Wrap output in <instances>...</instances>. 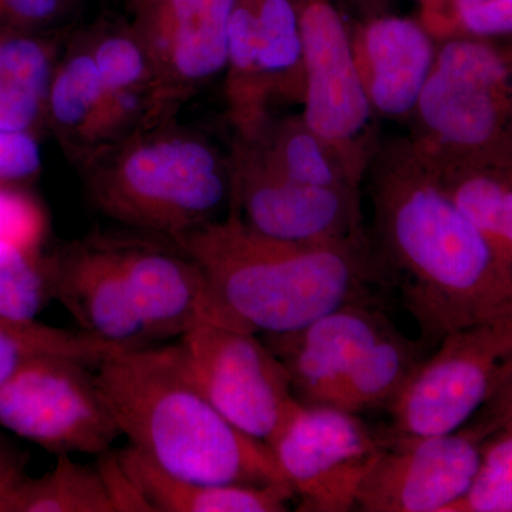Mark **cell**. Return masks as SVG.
Returning a JSON list of instances; mask_svg holds the SVG:
<instances>
[{
    "label": "cell",
    "mask_w": 512,
    "mask_h": 512,
    "mask_svg": "<svg viewBox=\"0 0 512 512\" xmlns=\"http://www.w3.org/2000/svg\"><path fill=\"white\" fill-rule=\"evenodd\" d=\"M370 174V247L421 336L512 316V268L450 197L409 138L377 147Z\"/></svg>",
    "instance_id": "obj_1"
},
{
    "label": "cell",
    "mask_w": 512,
    "mask_h": 512,
    "mask_svg": "<svg viewBox=\"0 0 512 512\" xmlns=\"http://www.w3.org/2000/svg\"><path fill=\"white\" fill-rule=\"evenodd\" d=\"M200 266L208 322L279 335L348 303L382 278L370 244L308 245L259 234L237 215L171 239Z\"/></svg>",
    "instance_id": "obj_2"
},
{
    "label": "cell",
    "mask_w": 512,
    "mask_h": 512,
    "mask_svg": "<svg viewBox=\"0 0 512 512\" xmlns=\"http://www.w3.org/2000/svg\"><path fill=\"white\" fill-rule=\"evenodd\" d=\"M96 369L97 386L121 434L165 473L197 483L291 490L271 448L208 402L177 345L121 349Z\"/></svg>",
    "instance_id": "obj_3"
},
{
    "label": "cell",
    "mask_w": 512,
    "mask_h": 512,
    "mask_svg": "<svg viewBox=\"0 0 512 512\" xmlns=\"http://www.w3.org/2000/svg\"><path fill=\"white\" fill-rule=\"evenodd\" d=\"M86 184L107 217L174 239L229 205L231 161L200 134L157 124L94 151Z\"/></svg>",
    "instance_id": "obj_4"
},
{
    "label": "cell",
    "mask_w": 512,
    "mask_h": 512,
    "mask_svg": "<svg viewBox=\"0 0 512 512\" xmlns=\"http://www.w3.org/2000/svg\"><path fill=\"white\" fill-rule=\"evenodd\" d=\"M410 123L439 174L512 167V42L440 40Z\"/></svg>",
    "instance_id": "obj_5"
},
{
    "label": "cell",
    "mask_w": 512,
    "mask_h": 512,
    "mask_svg": "<svg viewBox=\"0 0 512 512\" xmlns=\"http://www.w3.org/2000/svg\"><path fill=\"white\" fill-rule=\"evenodd\" d=\"M511 372L512 316L448 333L387 406L394 433L434 436L461 429Z\"/></svg>",
    "instance_id": "obj_6"
},
{
    "label": "cell",
    "mask_w": 512,
    "mask_h": 512,
    "mask_svg": "<svg viewBox=\"0 0 512 512\" xmlns=\"http://www.w3.org/2000/svg\"><path fill=\"white\" fill-rule=\"evenodd\" d=\"M72 357L26 360L0 386V427L57 456H103L121 436L96 376Z\"/></svg>",
    "instance_id": "obj_7"
},
{
    "label": "cell",
    "mask_w": 512,
    "mask_h": 512,
    "mask_svg": "<svg viewBox=\"0 0 512 512\" xmlns=\"http://www.w3.org/2000/svg\"><path fill=\"white\" fill-rule=\"evenodd\" d=\"M177 346L208 402L266 446L302 404L284 365L255 333L200 322Z\"/></svg>",
    "instance_id": "obj_8"
},
{
    "label": "cell",
    "mask_w": 512,
    "mask_h": 512,
    "mask_svg": "<svg viewBox=\"0 0 512 512\" xmlns=\"http://www.w3.org/2000/svg\"><path fill=\"white\" fill-rule=\"evenodd\" d=\"M299 511L356 510L363 481L382 454L379 439L355 413L301 404L271 443Z\"/></svg>",
    "instance_id": "obj_9"
},
{
    "label": "cell",
    "mask_w": 512,
    "mask_h": 512,
    "mask_svg": "<svg viewBox=\"0 0 512 512\" xmlns=\"http://www.w3.org/2000/svg\"><path fill=\"white\" fill-rule=\"evenodd\" d=\"M301 28L306 90L302 116L326 143L367 174L379 141L353 62L350 28L335 0H292Z\"/></svg>",
    "instance_id": "obj_10"
},
{
    "label": "cell",
    "mask_w": 512,
    "mask_h": 512,
    "mask_svg": "<svg viewBox=\"0 0 512 512\" xmlns=\"http://www.w3.org/2000/svg\"><path fill=\"white\" fill-rule=\"evenodd\" d=\"M234 0H147L133 6V29L151 67L148 127L225 72Z\"/></svg>",
    "instance_id": "obj_11"
},
{
    "label": "cell",
    "mask_w": 512,
    "mask_h": 512,
    "mask_svg": "<svg viewBox=\"0 0 512 512\" xmlns=\"http://www.w3.org/2000/svg\"><path fill=\"white\" fill-rule=\"evenodd\" d=\"M231 214L266 237L308 245L370 244L360 190L296 183L237 143Z\"/></svg>",
    "instance_id": "obj_12"
},
{
    "label": "cell",
    "mask_w": 512,
    "mask_h": 512,
    "mask_svg": "<svg viewBox=\"0 0 512 512\" xmlns=\"http://www.w3.org/2000/svg\"><path fill=\"white\" fill-rule=\"evenodd\" d=\"M495 421L477 417L456 431L434 436L394 433L367 474L356 510L448 512L470 487L481 444Z\"/></svg>",
    "instance_id": "obj_13"
},
{
    "label": "cell",
    "mask_w": 512,
    "mask_h": 512,
    "mask_svg": "<svg viewBox=\"0 0 512 512\" xmlns=\"http://www.w3.org/2000/svg\"><path fill=\"white\" fill-rule=\"evenodd\" d=\"M393 323L375 303L359 301L325 313L292 332L265 335L302 404L333 406L365 350Z\"/></svg>",
    "instance_id": "obj_14"
},
{
    "label": "cell",
    "mask_w": 512,
    "mask_h": 512,
    "mask_svg": "<svg viewBox=\"0 0 512 512\" xmlns=\"http://www.w3.org/2000/svg\"><path fill=\"white\" fill-rule=\"evenodd\" d=\"M46 266L50 295L83 332L123 348L150 345L113 238L83 239L46 258Z\"/></svg>",
    "instance_id": "obj_15"
},
{
    "label": "cell",
    "mask_w": 512,
    "mask_h": 512,
    "mask_svg": "<svg viewBox=\"0 0 512 512\" xmlns=\"http://www.w3.org/2000/svg\"><path fill=\"white\" fill-rule=\"evenodd\" d=\"M360 86L377 117L412 120L437 55L436 37L420 19L380 15L350 28Z\"/></svg>",
    "instance_id": "obj_16"
},
{
    "label": "cell",
    "mask_w": 512,
    "mask_h": 512,
    "mask_svg": "<svg viewBox=\"0 0 512 512\" xmlns=\"http://www.w3.org/2000/svg\"><path fill=\"white\" fill-rule=\"evenodd\" d=\"M131 298L148 339L174 338L208 322L210 301L200 266L183 249L140 238H113Z\"/></svg>",
    "instance_id": "obj_17"
},
{
    "label": "cell",
    "mask_w": 512,
    "mask_h": 512,
    "mask_svg": "<svg viewBox=\"0 0 512 512\" xmlns=\"http://www.w3.org/2000/svg\"><path fill=\"white\" fill-rule=\"evenodd\" d=\"M116 457L144 511L282 512L293 497L278 485L197 483L171 476L131 446Z\"/></svg>",
    "instance_id": "obj_18"
},
{
    "label": "cell",
    "mask_w": 512,
    "mask_h": 512,
    "mask_svg": "<svg viewBox=\"0 0 512 512\" xmlns=\"http://www.w3.org/2000/svg\"><path fill=\"white\" fill-rule=\"evenodd\" d=\"M47 120L64 141L97 151L119 140L116 106L101 84L89 49L56 66L46 101Z\"/></svg>",
    "instance_id": "obj_19"
},
{
    "label": "cell",
    "mask_w": 512,
    "mask_h": 512,
    "mask_svg": "<svg viewBox=\"0 0 512 512\" xmlns=\"http://www.w3.org/2000/svg\"><path fill=\"white\" fill-rule=\"evenodd\" d=\"M237 143L269 170L296 183L360 190L366 175L315 133L302 114L271 120L256 140Z\"/></svg>",
    "instance_id": "obj_20"
},
{
    "label": "cell",
    "mask_w": 512,
    "mask_h": 512,
    "mask_svg": "<svg viewBox=\"0 0 512 512\" xmlns=\"http://www.w3.org/2000/svg\"><path fill=\"white\" fill-rule=\"evenodd\" d=\"M225 73L229 121L237 131L238 141H254L272 120V97L259 55L254 0H234Z\"/></svg>",
    "instance_id": "obj_21"
},
{
    "label": "cell",
    "mask_w": 512,
    "mask_h": 512,
    "mask_svg": "<svg viewBox=\"0 0 512 512\" xmlns=\"http://www.w3.org/2000/svg\"><path fill=\"white\" fill-rule=\"evenodd\" d=\"M421 362L420 343L390 326L359 357L332 407L359 414L389 406Z\"/></svg>",
    "instance_id": "obj_22"
},
{
    "label": "cell",
    "mask_w": 512,
    "mask_h": 512,
    "mask_svg": "<svg viewBox=\"0 0 512 512\" xmlns=\"http://www.w3.org/2000/svg\"><path fill=\"white\" fill-rule=\"evenodd\" d=\"M259 55L272 100L303 103L305 57L292 0H254Z\"/></svg>",
    "instance_id": "obj_23"
},
{
    "label": "cell",
    "mask_w": 512,
    "mask_h": 512,
    "mask_svg": "<svg viewBox=\"0 0 512 512\" xmlns=\"http://www.w3.org/2000/svg\"><path fill=\"white\" fill-rule=\"evenodd\" d=\"M439 175L457 207L512 268V167Z\"/></svg>",
    "instance_id": "obj_24"
},
{
    "label": "cell",
    "mask_w": 512,
    "mask_h": 512,
    "mask_svg": "<svg viewBox=\"0 0 512 512\" xmlns=\"http://www.w3.org/2000/svg\"><path fill=\"white\" fill-rule=\"evenodd\" d=\"M9 512H119L101 471L59 456L56 467L40 478L25 477Z\"/></svg>",
    "instance_id": "obj_25"
},
{
    "label": "cell",
    "mask_w": 512,
    "mask_h": 512,
    "mask_svg": "<svg viewBox=\"0 0 512 512\" xmlns=\"http://www.w3.org/2000/svg\"><path fill=\"white\" fill-rule=\"evenodd\" d=\"M123 346L94 338L89 333L53 328L36 320L0 316V386L26 360L37 356H64L97 367Z\"/></svg>",
    "instance_id": "obj_26"
},
{
    "label": "cell",
    "mask_w": 512,
    "mask_h": 512,
    "mask_svg": "<svg viewBox=\"0 0 512 512\" xmlns=\"http://www.w3.org/2000/svg\"><path fill=\"white\" fill-rule=\"evenodd\" d=\"M448 512H512V424L495 421L466 494Z\"/></svg>",
    "instance_id": "obj_27"
},
{
    "label": "cell",
    "mask_w": 512,
    "mask_h": 512,
    "mask_svg": "<svg viewBox=\"0 0 512 512\" xmlns=\"http://www.w3.org/2000/svg\"><path fill=\"white\" fill-rule=\"evenodd\" d=\"M103 89L109 96L150 97L151 67L133 26L104 30L89 45ZM148 121V116H147Z\"/></svg>",
    "instance_id": "obj_28"
},
{
    "label": "cell",
    "mask_w": 512,
    "mask_h": 512,
    "mask_svg": "<svg viewBox=\"0 0 512 512\" xmlns=\"http://www.w3.org/2000/svg\"><path fill=\"white\" fill-rule=\"evenodd\" d=\"M50 295L46 258L0 242V316L35 320Z\"/></svg>",
    "instance_id": "obj_29"
},
{
    "label": "cell",
    "mask_w": 512,
    "mask_h": 512,
    "mask_svg": "<svg viewBox=\"0 0 512 512\" xmlns=\"http://www.w3.org/2000/svg\"><path fill=\"white\" fill-rule=\"evenodd\" d=\"M56 49L30 30L0 29V77L47 101L56 70Z\"/></svg>",
    "instance_id": "obj_30"
},
{
    "label": "cell",
    "mask_w": 512,
    "mask_h": 512,
    "mask_svg": "<svg viewBox=\"0 0 512 512\" xmlns=\"http://www.w3.org/2000/svg\"><path fill=\"white\" fill-rule=\"evenodd\" d=\"M450 36L512 42V0H448L443 39Z\"/></svg>",
    "instance_id": "obj_31"
},
{
    "label": "cell",
    "mask_w": 512,
    "mask_h": 512,
    "mask_svg": "<svg viewBox=\"0 0 512 512\" xmlns=\"http://www.w3.org/2000/svg\"><path fill=\"white\" fill-rule=\"evenodd\" d=\"M47 234L46 212L18 185L0 184V242L42 252Z\"/></svg>",
    "instance_id": "obj_32"
},
{
    "label": "cell",
    "mask_w": 512,
    "mask_h": 512,
    "mask_svg": "<svg viewBox=\"0 0 512 512\" xmlns=\"http://www.w3.org/2000/svg\"><path fill=\"white\" fill-rule=\"evenodd\" d=\"M42 168V153L35 133L0 128V184L32 180Z\"/></svg>",
    "instance_id": "obj_33"
},
{
    "label": "cell",
    "mask_w": 512,
    "mask_h": 512,
    "mask_svg": "<svg viewBox=\"0 0 512 512\" xmlns=\"http://www.w3.org/2000/svg\"><path fill=\"white\" fill-rule=\"evenodd\" d=\"M45 120V100L32 90L0 77V128L36 134Z\"/></svg>",
    "instance_id": "obj_34"
},
{
    "label": "cell",
    "mask_w": 512,
    "mask_h": 512,
    "mask_svg": "<svg viewBox=\"0 0 512 512\" xmlns=\"http://www.w3.org/2000/svg\"><path fill=\"white\" fill-rule=\"evenodd\" d=\"M66 0H0V29L36 32L62 13Z\"/></svg>",
    "instance_id": "obj_35"
},
{
    "label": "cell",
    "mask_w": 512,
    "mask_h": 512,
    "mask_svg": "<svg viewBox=\"0 0 512 512\" xmlns=\"http://www.w3.org/2000/svg\"><path fill=\"white\" fill-rule=\"evenodd\" d=\"M25 461L0 437V512H9L13 495L25 480Z\"/></svg>",
    "instance_id": "obj_36"
},
{
    "label": "cell",
    "mask_w": 512,
    "mask_h": 512,
    "mask_svg": "<svg viewBox=\"0 0 512 512\" xmlns=\"http://www.w3.org/2000/svg\"><path fill=\"white\" fill-rule=\"evenodd\" d=\"M478 414L494 421L512 424V372Z\"/></svg>",
    "instance_id": "obj_37"
},
{
    "label": "cell",
    "mask_w": 512,
    "mask_h": 512,
    "mask_svg": "<svg viewBox=\"0 0 512 512\" xmlns=\"http://www.w3.org/2000/svg\"><path fill=\"white\" fill-rule=\"evenodd\" d=\"M417 2L420 6L419 19L439 42L443 39L448 0H417Z\"/></svg>",
    "instance_id": "obj_38"
},
{
    "label": "cell",
    "mask_w": 512,
    "mask_h": 512,
    "mask_svg": "<svg viewBox=\"0 0 512 512\" xmlns=\"http://www.w3.org/2000/svg\"><path fill=\"white\" fill-rule=\"evenodd\" d=\"M131 3V6H136L138 3L147 2V0H128Z\"/></svg>",
    "instance_id": "obj_39"
},
{
    "label": "cell",
    "mask_w": 512,
    "mask_h": 512,
    "mask_svg": "<svg viewBox=\"0 0 512 512\" xmlns=\"http://www.w3.org/2000/svg\"><path fill=\"white\" fill-rule=\"evenodd\" d=\"M350 3H352V5H356L357 0H350Z\"/></svg>",
    "instance_id": "obj_40"
}]
</instances>
